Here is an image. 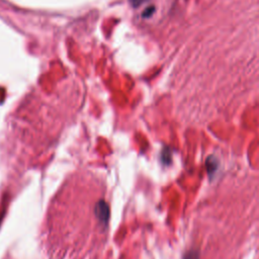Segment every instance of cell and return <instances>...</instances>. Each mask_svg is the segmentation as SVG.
Instances as JSON below:
<instances>
[{
	"label": "cell",
	"mask_w": 259,
	"mask_h": 259,
	"mask_svg": "<svg viewBox=\"0 0 259 259\" xmlns=\"http://www.w3.org/2000/svg\"><path fill=\"white\" fill-rule=\"evenodd\" d=\"M206 168H207L209 175L214 173V171L218 168V161L213 157H208V159L206 161Z\"/></svg>",
	"instance_id": "6da1fadb"
},
{
	"label": "cell",
	"mask_w": 259,
	"mask_h": 259,
	"mask_svg": "<svg viewBox=\"0 0 259 259\" xmlns=\"http://www.w3.org/2000/svg\"><path fill=\"white\" fill-rule=\"evenodd\" d=\"M185 259H198V252L192 250L185 256Z\"/></svg>",
	"instance_id": "7a4b0ae2"
},
{
	"label": "cell",
	"mask_w": 259,
	"mask_h": 259,
	"mask_svg": "<svg viewBox=\"0 0 259 259\" xmlns=\"http://www.w3.org/2000/svg\"><path fill=\"white\" fill-rule=\"evenodd\" d=\"M144 1H146V0H133V3H134L135 5H140V4L143 3Z\"/></svg>",
	"instance_id": "3957f363"
}]
</instances>
